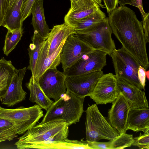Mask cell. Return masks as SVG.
<instances>
[{"instance_id": "1", "label": "cell", "mask_w": 149, "mask_h": 149, "mask_svg": "<svg viewBox=\"0 0 149 149\" xmlns=\"http://www.w3.org/2000/svg\"><path fill=\"white\" fill-rule=\"evenodd\" d=\"M108 18L112 33L122 47L147 70L149 67L147 42L142 22L135 12L125 5H121L108 14Z\"/></svg>"}, {"instance_id": "2", "label": "cell", "mask_w": 149, "mask_h": 149, "mask_svg": "<svg viewBox=\"0 0 149 149\" xmlns=\"http://www.w3.org/2000/svg\"><path fill=\"white\" fill-rule=\"evenodd\" d=\"M69 126L61 119L36 125L18 138L15 145L18 149H24L29 145L45 144L62 141L69 135Z\"/></svg>"}, {"instance_id": "3", "label": "cell", "mask_w": 149, "mask_h": 149, "mask_svg": "<svg viewBox=\"0 0 149 149\" xmlns=\"http://www.w3.org/2000/svg\"><path fill=\"white\" fill-rule=\"evenodd\" d=\"M85 97H79L67 91L53 102L46 111L40 123L61 119L70 126L79 122L83 112Z\"/></svg>"}, {"instance_id": "4", "label": "cell", "mask_w": 149, "mask_h": 149, "mask_svg": "<svg viewBox=\"0 0 149 149\" xmlns=\"http://www.w3.org/2000/svg\"><path fill=\"white\" fill-rule=\"evenodd\" d=\"M86 111V140L98 141L106 139L111 141L120 135L102 115L96 104L89 106Z\"/></svg>"}, {"instance_id": "5", "label": "cell", "mask_w": 149, "mask_h": 149, "mask_svg": "<svg viewBox=\"0 0 149 149\" xmlns=\"http://www.w3.org/2000/svg\"><path fill=\"white\" fill-rule=\"evenodd\" d=\"M42 109L37 104L12 109L0 107V118L11 122L14 127L15 134H22L36 125L44 116Z\"/></svg>"}, {"instance_id": "6", "label": "cell", "mask_w": 149, "mask_h": 149, "mask_svg": "<svg viewBox=\"0 0 149 149\" xmlns=\"http://www.w3.org/2000/svg\"><path fill=\"white\" fill-rule=\"evenodd\" d=\"M116 79H123L141 90H145L138 79L139 63L122 47L115 49L111 56Z\"/></svg>"}, {"instance_id": "7", "label": "cell", "mask_w": 149, "mask_h": 149, "mask_svg": "<svg viewBox=\"0 0 149 149\" xmlns=\"http://www.w3.org/2000/svg\"><path fill=\"white\" fill-rule=\"evenodd\" d=\"M77 35L94 50L103 51L111 56L116 46L108 17L101 24L90 30L76 31Z\"/></svg>"}, {"instance_id": "8", "label": "cell", "mask_w": 149, "mask_h": 149, "mask_svg": "<svg viewBox=\"0 0 149 149\" xmlns=\"http://www.w3.org/2000/svg\"><path fill=\"white\" fill-rule=\"evenodd\" d=\"M107 55L103 51L93 49L63 72L66 76H73L101 71L107 65Z\"/></svg>"}, {"instance_id": "9", "label": "cell", "mask_w": 149, "mask_h": 149, "mask_svg": "<svg viewBox=\"0 0 149 149\" xmlns=\"http://www.w3.org/2000/svg\"><path fill=\"white\" fill-rule=\"evenodd\" d=\"M93 50L76 34H70L65 40L61 53V63L63 72L72 66L84 55Z\"/></svg>"}, {"instance_id": "10", "label": "cell", "mask_w": 149, "mask_h": 149, "mask_svg": "<svg viewBox=\"0 0 149 149\" xmlns=\"http://www.w3.org/2000/svg\"><path fill=\"white\" fill-rule=\"evenodd\" d=\"M120 92L115 75L103 74L99 79L92 93L88 95L97 104L112 103Z\"/></svg>"}, {"instance_id": "11", "label": "cell", "mask_w": 149, "mask_h": 149, "mask_svg": "<svg viewBox=\"0 0 149 149\" xmlns=\"http://www.w3.org/2000/svg\"><path fill=\"white\" fill-rule=\"evenodd\" d=\"M66 76L56 68L46 70L38 78L39 84L46 95L55 101L66 91L65 82Z\"/></svg>"}, {"instance_id": "12", "label": "cell", "mask_w": 149, "mask_h": 149, "mask_svg": "<svg viewBox=\"0 0 149 149\" xmlns=\"http://www.w3.org/2000/svg\"><path fill=\"white\" fill-rule=\"evenodd\" d=\"M103 74L101 70L82 75L66 76L65 83L66 90L79 97L88 96Z\"/></svg>"}, {"instance_id": "13", "label": "cell", "mask_w": 149, "mask_h": 149, "mask_svg": "<svg viewBox=\"0 0 149 149\" xmlns=\"http://www.w3.org/2000/svg\"><path fill=\"white\" fill-rule=\"evenodd\" d=\"M26 69V67L16 69L6 90L1 96L2 104L11 107L25 100L27 93L23 89L22 84Z\"/></svg>"}, {"instance_id": "14", "label": "cell", "mask_w": 149, "mask_h": 149, "mask_svg": "<svg viewBox=\"0 0 149 149\" xmlns=\"http://www.w3.org/2000/svg\"><path fill=\"white\" fill-rule=\"evenodd\" d=\"M108 112V120L111 126L120 134L126 133L129 105L124 97L120 92Z\"/></svg>"}, {"instance_id": "15", "label": "cell", "mask_w": 149, "mask_h": 149, "mask_svg": "<svg viewBox=\"0 0 149 149\" xmlns=\"http://www.w3.org/2000/svg\"><path fill=\"white\" fill-rule=\"evenodd\" d=\"M72 33H76L74 29L65 22L54 26L42 45L40 50L47 56L51 55Z\"/></svg>"}, {"instance_id": "16", "label": "cell", "mask_w": 149, "mask_h": 149, "mask_svg": "<svg viewBox=\"0 0 149 149\" xmlns=\"http://www.w3.org/2000/svg\"><path fill=\"white\" fill-rule=\"evenodd\" d=\"M117 79L118 90L127 101L130 109L149 108L144 91L123 79Z\"/></svg>"}, {"instance_id": "17", "label": "cell", "mask_w": 149, "mask_h": 149, "mask_svg": "<svg viewBox=\"0 0 149 149\" xmlns=\"http://www.w3.org/2000/svg\"><path fill=\"white\" fill-rule=\"evenodd\" d=\"M100 8L91 0H80L71 3L70 7L64 17V22L73 28L77 23L94 13Z\"/></svg>"}, {"instance_id": "18", "label": "cell", "mask_w": 149, "mask_h": 149, "mask_svg": "<svg viewBox=\"0 0 149 149\" xmlns=\"http://www.w3.org/2000/svg\"><path fill=\"white\" fill-rule=\"evenodd\" d=\"M65 40L63 42L56 50L50 55H46L40 50L33 76L35 79L38 80L46 70L49 69L56 68L60 64L61 53Z\"/></svg>"}, {"instance_id": "19", "label": "cell", "mask_w": 149, "mask_h": 149, "mask_svg": "<svg viewBox=\"0 0 149 149\" xmlns=\"http://www.w3.org/2000/svg\"><path fill=\"white\" fill-rule=\"evenodd\" d=\"M144 132L149 130V109H130L127 121V130Z\"/></svg>"}, {"instance_id": "20", "label": "cell", "mask_w": 149, "mask_h": 149, "mask_svg": "<svg viewBox=\"0 0 149 149\" xmlns=\"http://www.w3.org/2000/svg\"><path fill=\"white\" fill-rule=\"evenodd\" d=\"M43 1L36 0L31 10L32 15L31 24L34 31L43 38H46L50 32V29L47 24L44 15Z\"/></svg>"}, {"instance_id": "21", "label": "cell", "mask_w": 149, "mask_h": 149, "mask_svg": "<svg viewBox=\"0 0 149 149\" xmlns=\"http://www.w3.org/2000/svg\"><path fill=\"white\" fill-rule=\"evenodd\" d=\"M26 86L30 92L29 100L33 103H36L42 109L46 111L54 102L45 94L39 83L38 80L31 76Z\"/></svg>"}, {"instance_id": "22", "label": "cell", "mask_w": 149, "mask_h": 149, "mask_svg": "<svg viewBox=\"0 0 149 149\" xmlns=\"http://www.w3.org/2000/svg\"><path fill=\"white\" fill-rule=\"evenodd\" d=\"M26 0H14L9 6L2 26L7 30H12L22 27L21 21V10Z\"/></svg>"}, {"instance_id": "23", "label": "cell", "mask_w": 149, "mask_h": 149, "mask_svg": "<svg viewBox=\"0 0 149 149\" xmlns=\"http://www.w3.org/2000/svg\"><path fill=\"white\" fill-rule=\"evenodd\" d=\"M30 148L42 149H91L86 141H84L83 139H81L80 141L71 140L67 138L62 141L49 144L29 145L25 146L24 148V149Z\"/></svg>"}, {"instance_id": "24", "label": "cell", "mask_w": 149, "mask_h": 149, "mask_svg": "<svg viewBox=\"0 0 149 149\" xmlns=\"http://www.w3.org/2000/svg\"><path fill=\"white\" fill-rule=\"evenodd\" d=\"M106 18L105 14L100 8L94 13L77 23L73 28L75 31L92 29L102 23Z\"/></svg>"}, {"instance_id": "25", "label": "cell", "mask_w": 149, "mask_h": 149, "mask_svg": "<svg viewBox=\"0 0 149 149\" xmlns=\"http://www.w3.org/2000/svg\"><path fill=\"white\" fill-rule=\"evenodd\" d=\"M46 38L41 37L37 31H34L32 43L30 44L28 49L29 60L27 67V69L31 71L33 76L34 74L36 64L41 46Z\"/></svg>"}, {"instance_id": "26", "label": "cell", "mask_w": 149, "mask_h": 149, "mask_svg": "<svg viewBox=\"0 0 149 149\" xmlns=\"http://www.w3.org/2000/svg\"><path fill=\"white\" fill-rule=\"evenodd\" d=\"M23 33L22 27L12 30H8L3 48L4 53L6 56L15 48L21 40Z\"/></svg>"}, {"instance_id": "27", "label": "cell", "mask_w": 149, "mask_h": 149, "mask_svg": "<svg viewBox=\"0 0 149 149\" xmlns=\"http://www.w3.org/2000/svg\"><path fill=\"white\" fill-rule=\"evenodd\" d=\"M132 134L126 133L116 137L110 141V149H123L132 146L133 141Z\"/></svg>"}, {"instance_id": "28", "label": "cell", "mask_w": 149, "mask_h": 149, "mask_svg": "<svg viewBox=\"0 0 149 149\" xmlns=\"http://www.w3.org/2000/svg\"><path fill=\"white\" fill-rule=\"evenodd\" d=\"M144 132L143 134L141 133L139 136L133 138L132 146L140 149H149V130Z\"/></svg>"}, {"instance_id": "29", "label": "cell", "mask_w": 149, "mask_h": 149, "mask_svg": "<svg viewBox=\"0 0 149 149\" xmlns=\"http://www.w3.org/2000/svg\"><path fill=\"white\" fill-rule=\"evenodd\" d=\"M16 69L11 61L4 58L0 59V77L6 75H13Z\"/></svg>"}, {"instance_id": "30", "label": "cell", "mask_w": 149, "mask_h": 149, "mask_svg": "<svg viewBox=\"0 0 149 149\" xmlns=\"http://www.w3.org/2000/svg\"><path fill=\"white\" fill-rule=\"evenodd\" d=\"M17 136L15 133L14 125L0 128V143L6 141H12Z\"/></svg>"}, {"instance_id": "31", "label": "cell", "mask_w": 149, "mask_h": 149, "mask_svg": "<svg viewBox=\"0 0 149 149\" xmlns=\"http://www.w3.org/2000/svg\"><path fill=\"white\" fill-rule=\"evenodd\" d=\"M36 0H26L23 3L21 10V21L23 24L24 20L31 14L32 6Z\"/></svg>"}, {"instance_id": "32", "label": "cell", "mask_w": 149, "mask_h": 149, "mask_svg": "<svg viewBox=\"0 0 149 149\" xmlns=\"http://www.w3.org/2000/svg\"><path fill=\"white\" fill-rule=\"evenodd\" d=\"M9 4V0H0V26L2 25Z\"/></svg>"}, {"instance_id": "33", "label": "cell", "mask_w": 149, "mask_h": 149, "mask_svg": "<svg viewBox=\"0 0 149 149\" xmlns=\"http://www.w3.org/2000/svg\"><path fill=\"white\" fill-rule=\"evenodd\" d=\"M86 141L91 149H110V141L106 142Z\"/></svg>"}, {"instance_id": "34", "label": "cell", "mask_w": 149, "mask_h": 149, "mask_svg": "<svg viewBox=\"0 0 149 149\" xmlns=\"http://www.w3.org/2000/svg\"><path fill=\"white\" fill-rule=\"evenodd\" d=\"M108 14L111 13L118 7V0H103Z\"/></svg>"}, {"instance_id": "35", "label": "cell", "mask_w": 149, "mask_h": 149, "mask_svg": "<svg viewBox=\"0 0 149 149\" xmlns=\"http://www.w3.org/2000/svg\"><path fill=\"white\" fill-rule=\"evenodd\" d=\"M12 76L8 75L0 77V91H1L7 89Z\"/></svg>"}, {"instance_id": "36", "label": "cell", "mask_w": 149, "mask_h": 149, "mask_svg": "<svg viewBox=\"0 0 149 149\" xmlns=\"http://www.w3.org/2000/svg\"><path fill=\"white\" fill-rule=\"evenodd\" d=\"M134 6L137 8L139 10L142 15V20L149 19V13H146L143 10V0H136Z\"/></svg>"}, {"instance_id": "37", "label": "cell", "mask_w": 149, "mask_h": 149, "mask_svg": "<svg viewBox=\"0 0 149 149\" xmlns=\"http://www.w3.org/2000/svg\"><path fill=\"white\" fill-rule=\"evenodd\" d=\"M146 70L141 65L139 68L138 76L139 81L143 87L145 89L146 83V75L145 71Z\"/></svg>"}, {"instance_id": "38", "label": "cell", "mask_w": 149, "mask_h": 149, "mask_svg": "<svg viewBox=\"0 0 149 149\" xmlns=\"http://www.w3.org/2000/svg\"><path fill=\"white\" fill-rule=\"evenodd\" d=\"M13 125L10 121L6 119L0 118V128H2Z\"/></svg>"}, {"instance_id": "39", "label": "cell", "mask_w": 149, "mask_h": 149, "mask_svg": "<svg viewBox=\"0 0 149 149\" xmlns=\"http://www.w3.org/2000/svg\"><path fill=\"white\" fill-rule=\"evenodd\" d=\"M145 74L146 77L148 79V80H149V70L147 71L146 70L145 71Z\"/></svg>"}, {"instance_id": "40", "label": "cell", "mask_w": 149, "mask_h": 149, "mask_svg": "<svg viewBox=\"0 0 149 149\" xmlns=\"http://www.w3.org/2000/svg\"><path fill=\"white\" fill-rule=\"evenodd\" d=\"M80 0H70L71 3H74L77 2Z\"/></svg>"}, {"instance_id": "41", "label": "cell", "mask_w": 149, "mask_h": 149, "mask_svg": "<svg viewBox=\"0 0 149 149\" xmlns=\"http://www.w3.org/2000/svg\"><path fill=\"white\" fill-rule=\"evenodd\" d=\"M14 0H9V2H10L9 6L13 3V2Z\"/></svg>"}, {"instance_id": "42", "label": "cell", "mask_w": 149, "mask_h": 149, "mask_svg": "<svg viewBox=\"0 0 149 149\" xmlns=\"http://www.w3.org/2000/svg\"><path fill=\"white\" fill-rule=\"evenodd\" d=\"M1 91H0V97H1Z\"/></svg>"}]
</instances>
